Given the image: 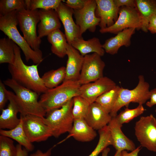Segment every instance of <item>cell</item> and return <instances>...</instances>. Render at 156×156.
Instances as JSON below:
<instances>
[{
  "mask_svg": "<svg viewBox=\"0 0 156 156\" xmlns=\"http://www.w3.org/2000/svg\"><path fill=\"white\" fill-rule=\"evenodd\" d=\"M21 49L14 44L15 60L13 64H8V70L11 78L19 84L35 91L40 95L48 89L44 86L39 76L38 67L39 64L26 65L22 59Z\"/></svg>",
  "mask_w": 156,
  "mask_h": 156,
  "instance_id": "cell-1",
  "label": "cell"
},
{
  "mask_svg": "<svg viewBox=\"0 0 156 156\" xmlns=\"http://www.w3.org/2000/svg\"><path fill=\"white\" fill-rule=\"evenodd\" d=\"M17 10L0 16V30L16 43L22 50L27 62L31 60L35 64H39L43 60L41 50H33L17 28L18 22L17 16Z\"/></svg>",
  "mask_w": 156,
  "mask_h": 156,
  "instance_id": "cell-2",
  "label": "cell"
},
{
  "mask_svg": "<svg viewBox=\"0 0 156 156\" xmlns=\"http://www.w3.org/2000/svg\"><path fill=\"white\" fill-rule=\"evenodd\" d=\"M81 85L78 81L64 80L60 85L42 94L39 102L47 112L60 108L74 97L80 95Z\"/></svg>",
  "mask_w": 156,
  "mask_h": 156,
  "instance_id": "cell-3",
  "label": "cell"
},
{
  "mask_svg": "<svg viewBox=\"0 0 156 156\" xmlns=\"http://www.w3.org/2000/svg\"><path fill=\"white\" fill-rule=\"evenodd\" d=\"M3 82L14 92L20 115L32 114L42 118L45 116L47 112L38 100L39 94L19 84L11 78Z\"/></svg>",
  "mask_w": 156,
  "mask_h": 156,
  "instance_id": "cell-4",
  "label": "cell"
},
{
  "mask_svg": "<svg viewBox=\"0 0 156 156\" xmlns=\"http://www.w3.org/2000/svg\"><path fill=\"white\" fill-rule=\"evenodd\" d=\"M73 107L72 99L60 108L47 112L43 120L50 129L52 136L58 138L62 134L70 132L74 120L72 112Z\"/></svg>",
  "mask_w": 156,
  "mask_h": 156,
  "instance_id": "cell-5",
  "label": "cell"
},
{
  "mask_svg": "<svg viewBox=\"0 0 156 156\" xmlns=\"http://www.w3.org/2000/svg\"><path fill=\"white\" fill-rule=\"evenodd\" d=\"M149 84L144 76H138V82L134 89L129 90L121 87L117 100L110 113L112 117H116L118 111L122 107H127L131 103L143 105L149 100L150 97Z\"/></svg>",
  "mask_w": 156,
  "mask_h": 156,
  "instance_id": "cell-6",
  "label": "cell"
},
{
  "mask_svg": "<svg viewBox=\"0 0 156 156\" xmlns=\"http://www.w3.org/2000/svg\"><path fill=\"white\" fill-rule=\"evenodd\" d=\"M17 16L24 38L32 49L40 50L42 40L36 31L37 25L40 21L39 10L23 8L17 11Z\"/></svg>",
  "mask_w": 156,
  "mask_h": 156,
  "instance_id": "cell-7",
  "label": "cell"
},
{
  "mask_svg": "<svg viewBox=\"0 0 156 156\" xmlns=\"http://www.w3.org/2000/svg\"><path fill=\"white\" fill-rule=\"evenodd\" d=\"M134 129L140 146L156 153V119L153 115L141 117L136 122Z\"/></svg>",
  "mask_w": 156,
  "mask_h": 156,
  "instance_id": "cell-8",
  "label": "cell"
},
{
  "mask_svg": "<svg viewBox=\"0 0 156 156\" xmlns=\"http://www.w3.org/2000/svg\"><path fill=\"white\" fill-rule=\"evenodd\" d=\"M142 25V17L136 7L122 6L120 8L118 18L115 23L109 27L100 29L99 32L117 34L126 28L139 30L141 29Z\"/></svg>",
  "mask_w": 156,
  "mask_h": 156,
  "instance_id": "cell-9",
  "label": "cell"
},
{
  "mask_svg": "<svg viewBox=\"0 0 156 156\" xmlns=\"http://www.w3.org/2000/svg\"><path fill=\"white\" fill-rule=\"evenodd\" d=\"M25 132L31 142L44 141L50 137L52 133L44 122L43 118L34 115H20Z\"/></svg>",
  "mask_w": 156,
  "mask_h": 156,
  "instance_id": "cell-10",
  "label": "cell"
},
{
  "mask_svg": "<svg viewBox=\"0 0 156 156\" xmlns=\"http://www.w3.org/2000/svg\"><path fill=\"white\" fill-rule=\"evenodd\" d=\"M101 57L96 53L88 54L84 56L78 80L81 85L95 81L104 77L105 64Z\"/></svg>",
  "mask_w": 156,
  "mask_h": 156,
  "instance_id": "cell-11",
  "label": "cell"
},
{
  "mask_svg": "<svg viewBox=\"0 0 156 156\" xmlns=\"http://www.w3.org/2000/svg\"><path fill=\"white\" fill-rule=\"evenodd\" d=\"M96 0H87L84 7L79 10H74L76 24L79 27L80 35L88 30L93 32L99 25L101 19L95 15Z\"/></svg>",
  "mask_w": 156,
  "mask_h": 156,
  "instance_id": "cell-12",
  "label": "cell"
},
{
  "mask_svg": "<svg viewBox=\"0 0 156 156\" xmlns=\"http://www.w3.org/2000/svg\"><path fill=\"white\" fill-rule=\"evenodd\" d=\"M116 85L110 78L103 77L95 81L81 85L79 89L80 96L90 104L95 102L100 95Z\"/></svg>",
  "mask_w": 156,
  "mask_h": 156,
  "instance_id": "cell-13",
  "label": "cell"
},
{
  "mask_svg": "<svg viewBox=\"0 0 156 156\" xmlns=\"http://www.w3.org/2000/svg\"><path fill=\"white\" fill-rule=\"evenodd\" d=\"M62 1L55 10L63 25L67 42L71 44L75 38L82 37L80 35L79 27L73 18L74 10Z\"/></svg>",
  "mask_w": 156,
  "mask_h": 156,
  "instance_id": "cell-14",
  "label": "cell"
},
{
  "mask_svg": "<svg viewBox=\"0 0 156 156\" xmlns=\"http://www.w3.org/2000/svg\"><path fill=\"white\" fill-rule=\"evenodd\" d=\"M96 16L100 18L99 24L100 29L109 27L117 21L120 8L115 5L114 0H96Z\"/></svg>",
  "mask_w": 156,
  "mask_h": 156,
  "instance_id": "cell-15",
  "label": "cell"
},
{
  "mask_svg": "<svg viewBox=\"0 0 156 156\" xmlns=\"http://www.w3.org/2000/svg\"><path fill=\"white\" fill-rule=\"evenodd\" d=\"M9 103L7 107L1 111L0 115V129H12L20 123L21 119L17 115L19 109L15 99L14 93L8 90Z\"/></svg>",
  "mask_w": 156,
  "mask_h": 156,
  "instance_id": "cell-16",
  "label": "cell"
},
{
  "mask_svg": "<svg viewBox=\"0 0 156 156\" xmlns=\"http://www.w3.org/2000/svg\"><path fill=\"white\" fill-rule=\"evenodd\" d=\"M66 55L68 60L66 67L65 80L78 81L79 78L84 59V56L67 43Z\"/></svg>",
  "mask_w": 156,
  "mask_h": 156,
  "instance_id": "cell-17",
  "label": "cell"
},
{
  "mask_svg": "<svg viewBox=\"0 0 156 156\" xmlns=\"http://www.w3.org/2000/svg\"><path fill=\"white\" fill-rule=\"evenodd\" d=\"M107 126L112 138L113 146L116 151H132L135 149L134 143L122 131V125L118 122L116 117H112Z\"/></svg>",
  "mask_w": 156,
  "mask_h": 156,
  "instance_id": "cell-18",
  "label": "cell"
},
{
  "mask_svg": "<svg viewBox=\"0 0 156 156\" xmlns=\"http://www.w3.org/2000/svg\"><path fill=\"white\" fill-rule=\"evenodd\" d=\"M40 21L38 27V36L40 38L47 36L61 26L60 20L56 11L54 9L39 10Z\"/></svg>",
  "mask_w": 156,
  "mask_h": 156,
  "instance_id": "cell-19",
  "label": "cell"
},
{
  "mask_svg": "<svg viewBox=\"0 0 156 156\" xmlns=\"http://www.w3.org/2000/svg\"><path fill=\"white\" fill-rule=\"evenodd\" d=\"M112 117L96 102L90 104L85 119L88 124L95 130H99L108 125Z\"/></svg>",
  "mask_w": 156,
  "mask_h": 156,
  "instance_id": "cell-20",
  "label": "cell"
},
{
  "mask_svg": "<svg viewBox=\"0 0 156 156\" xmlns=\"http://www.w3.org/2000/svg\"><path fill=\"white\" fill-rule=\"evenodd\" d=\"M135 30L133 28H126L118 33L115 36L107 39L102 44L105 52L114 55L118 53L121 47H129L131 44V38Z\"/></svg>",
  "mask_w": 156,
  "mask_h": 156,
  "instance_id": "cell-21",
  "label": "cell"
},
{
  "mask_svg": "<svg viewBox=\"0 0 156 156\" xmlns=\"http://www.w3.org/2000/svg\"><path fill=\"white\" fill-rule=\"evenodd\" d=\"M69 133L67 138L72 137L77 141L83 142L91 141L97 135L95 130L85 119H74L72 128Z\"/></svg>",
  "mask_w": 156,
  "mask_h": 156,
  "instance_id": "cell-22",
  "label": "cell"
},
{
  "mask_svg": "<svg viewBox=\"0 0 156 156\" xmlns=\"http://www.w3.org/2000/svg\"><path fill=\"white\" fill-rule=\"evenodd\" d=\"M71 44L83 56L90 53H96L102 56L105 52L99 39L96 37L86 40L82 37L77 38L71 42Z\"/></svg>",
  "mask_w": 156,
  "mask_h": 156,
  "instance_id": "cell-23",
  "label": "cell"
},
{
  "mask_svg": "<svg viewBox=\"0 0 156 156\" xmlns=\"http://www.w3.org/2000/svg\"><path fill=\"white\" fill-rule=\"evenodd\" d=\"M47 39L51 44L52 52L60 58L66 55L67 42L65 34L59 29L53 31L47 36Z\"/></svg>",
  "mask_w": 156,
  "mask_h": 156,
  "instance_id": "cell-24",
  "label": "cell"
},
{
  "mask_svg": "<svg viewBox=\"0 0 156 156\" xmlns=\"http://www.w3.org/2000/svg\"><path fill=\"white\" fill-rule=\"evenodd\" d=\"M20 118V122L16 127L8 130L0 129V134L15 140L28 151H32L34 146L27 137L23 127L22 120Z\"/></svg>",
  "mask_w": 156,
  "mask_h": 156,
  "instance_id": "cell-25",
  "label": "cell"
},
{
  "mask_svg": "<svg viewBox=\"0 0 156 156\" xmlns=\"http://www.w3.org/2000/svg\"><path fill=\"white\" fill-rule=\"evenodd\" d=\"M136 7L142 18L141 29L145 32L148 31L149 20L151 17L156 14V0H136Z\"/></svg>",
  "mask_w": 156,
  "mask_h": 156,
  "instance_id": "cell-26",
  "label": "cell"
},
{
  "mask_svg": "<svg viewBox=\"0 0 156 156\" xmlns=\"http://www.w3.org/2000/svg\"><path fill=\"white\" fill-rule=\"evenodd\" d=\"M66 77V67L62 66L56 70L45 72L41 77L44 86L48 89L55 88L62 83Z\"/></svg>",
  "mask_w": 156,
  "mask_h": 156,
  "instance_id": "cell-27",
  "label": "cell"
},
{
  "mask_svg": "<svg viewBox=\"0 0 156 156\" xmlns=\"http://www.w3.org/2000/svg\"><path fill=\"white\" fill-rule=\"evenodd\" d=\"M15 43L8 38L0 39V63L13 64L15 60L14 44Z\"/></svg>",
  "mask_w": 156,
  "mask_h": 156,
  "instance_id": "cell-28",
  "label": "cell"
},
{
  "mask_svg": "<svg viewBox=\"0 0 156 156\" xmlns=\"http://www.w3.org/2000/svg\"><path fill=\"white\" fill-rule=\"evenodd\" d=\"M121 87L116 85L112 89L104 93L96 100L106 112L110 114L118 97Z\"/></svg>",
  "mask_w": 156,
  "mask_h": 156,
  "instance_id": "cell-29",
  "label": "cell"
},
{
  "mask_svg": "<svg viewBox=\"0 0 156 156\" xmlns=\"http://www.w3.org/2000/svg\"><path fill=\"white\" fill-rule=\"evenodd\" d=\"M99 139L95 149L88 156H98L109 145H113L111 133L107 125L98 130Z\"/></svg>",
  "mask_w": 156,
  "mask_h": 156,
  "instance_id": "cell-30",
  "label": "cell"
},
{
  "mask_svg": "<svg viewBox=\"0 0 156 156\" xmlns=\"http://www.w3.org/2000/svg\"><path fill=\"white\" fill-rule=\"evenodd\" d=\"M73 100L72 112L74 119H85L90 104L80 95L74 97Z\"/></svg>",
  "mask_w": 156,
  "mask_h": 156,
  "instance_id": "cell-31",
  "label": "cell"
},
{
  "mask_svg": "<svg viewBox=\"0 0 156 156\" xmlns=\"http://www.w3.org/2000/svg\"><path fill=\"white\" fill-rule=\"evenodd\" d=\"M26 8L31 10H55L62 0H25Z\"/></svg>",
  "mask_w": 156,
  "mask_h": 156,
  "instance_id": "cell-32",
  "label": "cell"
},
{
  "mask_svg": "<svg viewBox=\"0 0 156 156\" xmlns=\"http://www.w3.org/2000/svg\"><path fill=\"white\" fill-rule=\"evenodd\" d=\"M145 110L142 105L139 104L136 108L129 109L127 107L116 116L121 125L127 123L135 118L142 114Z\"/></svg>",
  "mask_w": 156,
  "mask_h": 156,
  "instance_id": "cell-33",
  "label": "cell"
},
{
  "mask_svg": "<svg viewBox=\"0 0 156 156\" xmlns=\"http://www.w3.org/2000/svg\"><path fill=\"white\" fill-rule=\"evenodd\" d=\"M23 8H26L25 0H0V16L14 11H18Z\"/></svg>",
  "mask_w": 156,
  "mask_h": 156,
  "instance_id": "cell-34",
  "label": "cell"
},
{
  "mask_svg": "<svg viewBox=\"0 0 156 156\" xmlns=\"http://www.w3.org/2000/svg\"><path fill=\"white\" fill-rule=\"evenodd\" d=\"M16 146L12 139L0 135V156H17Z\"/></svg>",
  "mask_w": 156,
  "mask_h": 156,
  "instance_id": "cell-35",
  "label": "cell"
},
{
  "mask_svg": "<svg viewBox=\"0 0 156 156\" xmlns=\"http://www.w3.org/2000/svg\"><path fill=\"white\" fill-rule=\"evenodd\" d=\"M8 90L5 87V84L0 80V110L4 109L5 104L9 101Z\"/></svg>",
  "mask_w": 156,
  "mask_h": 156,
  "instance_id": "cell-36",
  "label": "cell"
},
{
  "mask_svg": "<svg viewBox=\"0 0 156 156\" xmlns=\"http://www.w3.org/2000/svg\"><path fill=\"white\" fill-rule=\"evenodd\" d=\"M87 0H67L65 3L73 10H79L84 7Z\"/></svg>",
  "mask_w": 156,
  "mask_h": 156,
  "instance_id": "cell-37",
  "label": "cell"
},
{
  "mask_svg": "<svg viewBox=\"0 0 156 156\" xmlns=\"http://www.w3.org/2000/svg\"><path fill=\"white\" fill-rule=\"evenodd\" d=\"M115 5L118 8L122 6L136 7L135 1L134 0H114Z\"/></svg>",
  "mask_w": 156,
  "mask_h": 156,
  "instance_id": "cell-38",
  "label": "cell"
},
{
  "mask_svg": "<svg viewBox=\"0 0 156 156\" xmlns=\"http://www.w3.org/2000/svg\"><path fill=\"white\" fill-rule=\"evenodd\" d=\"M156 105V87L150 90L149 101L146 103L147 106L151 107Z\"/></svg>",
  "mask_w": 156,
  "mask_h": 156,
  "instance_id": "cell-39",
  "label": "cell"
},
{
  "mask_svg": "<svg viewBox=\"0 0 156 156\" xmlns=\"http://www.w3.org/2000/svg\"><path fill=\"white\" fill-rule=\"evenodd\" d=\"M148 29L152 34H156V14L152 16L150 18Z\"/></svg>",
  "mask_w": 156,
  "mask_h": 156,
  "instance_id": "cell-40",
  "label": "cell"
},
{
  "mask_svg": "<svg viewBox=\"0 0 156 156\" xmlns=\"http://www.w3.org/2000/svg\"><path fill=\"white\" fill-rule=\"evenodd\" d=\"M141 149V146H140L130 153H128L126 150L122 151H121V156H138Z\"/></svg>",
  "mask_w": 156,
  "mask_h": 156,
  "instance_id": "cell-41",
  "label": "cell"
},
{
  "mask_svg": "<svg viewBox=\"0 0 156 156\" xmlns=\"http://www.w3.org/2000/svg\"><path fill=\"white\" fill-rule=\"evenodd\" d=\"M55 146L50 148L45 152H43L40 150H37L34 153L31 154L30 156H50L52 150Z\"/></svg>",
  "mask_w": 156,
  "mask_h": 156,
  "instance_id": "cell-42",
  "label": "cell"
},
{
  "mask_svg": "<svg viewBox=\"0 0 156 156\" xmlns=\"http://www.w3.org/2000/svg\"><path fill=\"white\" fill-rule=\"evenodd\" d=\"M17 156H28L29 152L25 148H22V146L18 144L16 145Z\"/></svg>",
  "mask_w": 156,
  "mask_h": 156,
  "instance_id": "cell-43",
  "label": "cell"
},
{
  "mask_svg": "<svg viewBox=\"0 0 156 156\" xmlns=\"http://www.w3.org/2000/svg\"><path fill=\"white\" fill-rule=\"evenodd\" d=\"M121 151L119 150L116 151L114 156H121Z\"/></svg>",
  "mask_w": 156,
  "mask_h": 156,
  "instance_id": "cell-44",
  "label": "cell"
},
{
  "mask_svg": "<svg viewBox=\"0 0 156 156\" xmlns=\"http://www.w3.org/2000/svg\"><path fill=\"white\" fill-rule=\"evenodd\" d=\"M155 112L156 113V108L155 109Z\"/></svg>",
  "mask_w": 156,
  "mask_h": 156,
  "instance_id": "cell-45",
  "label": "cell"
}]
</instances>
